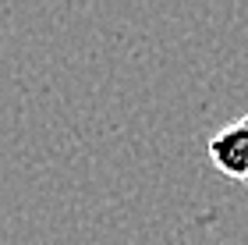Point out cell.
<instances>
[{
	"label": "cell",
	"instance_id": "obj_2",
	"mask_svg": "<svg viewBox=\"0 0 248 245\" xmlns=\"http://www.w3.org/2000/svg\"><path fill=\"white\" fill-rule=\"evenodd\" d=\"M245 185H248V178H245Z\"/></svg>",
	"mask_w": 248,
	"mask_h": 245
},
{
	"label": "cell",
	"instance_id": "obj_1",
	"mask_svg": "<svg viewBox=\"0 0 248 245\" xmlns=\"http://www.w3.org/2000/svg\"><path fill=\"white\" fill-rule=\"evenodd\" d=\"M209 163L217 167L223 178L245 181L248 178V114L231 121L209 139Z\"/></svg>",
	"mask_w": 248,
	"mask_h": 245
}]
</instances>
